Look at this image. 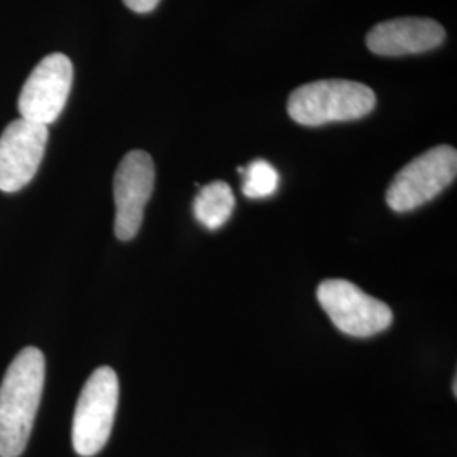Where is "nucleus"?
<instances>
[{
    "mask_svg": "<svg viewBox=\"0 0 457 457\" xmlns=\"http://www.w3.org/2000/svg\"><path fill=\"white\" fill-rule=\"evenodd\" d=\"M457 151L436 146L405 164L386 190V204L395 212H410L441 195L456 180Z\"/></svg>",
    "mask_w": 457,
    "mask_h": 457,
    "instance_id": "obj_4",
    "label": "nucleus"
},
{
    "mask_svg": "<svg viewBox=\"0 0 457 457\" xmlns=\"http://www.w3.org/2000/svg\"><path fill=\"white\" fill-rule=\"evenodd\" d=\"M73 83V65L63 53L48 54L36 66L17 100L21 119L48 126L65 109Z\"/></svg>",
    "mask_w": 457,
    "mask_h": 457,
    "instance_id": "obj_6",
    "label": "nucleus"
},
{
    "mask_svg": "<svg viewBox=\"0 0 457 457\" xmlns=\"http://www.w3.org/2000/svg\"><path fill=\"white\" fill-rule=\"evenodd\" d=\"M317 300L334 326L351 337H371L392 326V309L347 279L322 281Z\"/></svg>",
    "mask_w": 457,
    "mask_h": 457,
    "instance_id": "obj_5",
    "label": "nucleus"
},
{
    "mask_svg": "<svg viewBox=\"0 0 457 457\" xmlns=\"http://www.w3.org/2000/svg\"><path fill=\"white\" fill-rule=\"evenodd\" d=\"M445 31L427 17H398L376 24L366 36V46L379 56L419 54L441 46Z\"/></svg>",
    "mask_w": 457,
    "mask_h": 457,
    "instance_id": "obj_9",
    "label": "nucleus"
},
{
    "mask_svg": "<svg viewBox=\"0 0 457 457\" xmlns=\"http://www.w3.org/2000/svg\"><path fill=\"white\" fill-rule=\"evenodd\" d=\"M154 188V163L146 151L128 153L114 177L115 224L117 239L131 241L143 226L147 202Z\"/></svg>",
    "mask_w": 457,
    "mask_h": 457,
    "instance_id": "obj_7",
    "label": "nucleus"
},
{
    "mask_svg": "<svg viewBox=\"0 0 457 457\" xmlns=\"http://www.w3.org/2000/svg\"><path fill=\"white\" fill-rule=\"evenodd\" d=\"M236 207V196L226 181H212L205 185L194 200V215L196 220L209 228H222Z\"/></svg>",
    "mask_w": 457,
    "mask_h": 457,
    "instance_id": "obj_10",
    "label": "nucleus"
},
{
    "mask_svg": "<svg viewBox=\"0 0 457 457\" xmlns=\"http://www.w3.org/2000/svg\"><path fill=\"white\" fill-rule=\"evenodd\" d=\"M119 405V378L109 366H100L85 381L73 415L71 442L79 456L98 454L109 441Z\"/></svg>",
    "mask_w": 457,
    "mask_h": 457,
    "instance_id": "obj_3",
    "label": "nucleus"
},
{
    "mask_svg": "<svg viewBox=\"0 0 457 457\" xmlns=\"http://www.w3.org/2000/svg\"><path fill=\"white\" fill-rule=\"evenodd\" d=\"M45 356L36 347L17 354L0 385V457H19L29 441L45 386Z\"/></svg>",
    "mask_w": 457,
    "mask_h": 457,
    "instance_id": "obj_1",
    "label": "nucleus"
},
{
    "mask_svg": "<svg viewBox=\"0 0 457 457\" xmlns=\"http://www.w3.org/2000/svg\"><path fill=\"white\" fill-rule=\"evenodd\" d=\"M48 145V126L24 119L12 120L0 136V190L14 194L39 170Z\"/></svg>",
    "mask_w": 457,
    "mask_h": 457,
    "instance_id": "obj_8",
    "label": "nucleus"
},
{
    "mask_svg": "<svg viewBox=\"0 0 457 457\" xmlns=\"http://www.w3.org/2000/svg\"><path fill=\"white\" fill-rule=\"evenodd\" d=\"M126 4V7H129L134 12L137 14H146V12H153L160 0H122Z\"/></svg>",
    "mask_w": 457,
    "mask_h": 457,
    "instance_id": "obj_12",
    "label": "nucleus"
},
{
    "mask_svg": "<svg viewBox=\"0 0 457 457\" xmlns=\"http://www.w3.org/2000/svg\"><path fill=\"white\" fill-rule=\"evenodd\" d=\"M243 194L247 198H266L278 190L279 175L273 164L266 160H254L243 170Z\"/></svg>",
    "mask_w": 457,
    "mask_h": 457,
    "instance_id": "obj_11",
    "label": "nucleus"
},
{
    "mask_svg": "<svg viewBox=\"0 0 457 457\" xmlns=\"http://www.w3.org/2000/svg\"><path fill=\"white\" fill-rule=\"evenodd\" d=\"M375 92L353 80H319L295 88L287 111L296 124L319 128L330 122H349L371 114Z\"/></svg>",
    "mask_w": 457,
    "mask_h": 457,
    "instance_id": "obj_2",
    "label": "nucleus"
}]
</instances>
